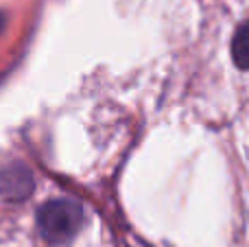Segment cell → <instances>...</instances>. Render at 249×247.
I'll return each mask as SVG.
<instances>
[{"instance_id":"cell-3","label":"cell","mask_w":249,"mask_h":247,"mask_svg":"<svg viewBox=\"0 0 249 247\" xmlns=\"http://www.w3.org/2000/svg\"><path fill=\"white\" fill-rule=\"evenodd\" d=\"M232 59L241 70H249V20L236 29L232 39Z\"/></svg>"},{"instance_id":"cell-2","label":"cell","mask_w":249,"mask_h":247,"mask_svg":"<svg viewBox=\"0 0 249 247\" xmlns=\"http://www.w3.org/2000/svg\"><path fill=\"white\" fill-rule=\"evenodd\" d=\"M0 182H2V193L11 199H20L31 191V175L22 166H11L9 171H4L0 175Z\"/></svg>"},{"instance_id":"cell-4","label":"cell","mask_w":249,"mask_h":247,"mask_svg":"<svg viewBox=\"0 0 249 247\" xmlns=\"http://www.w3.org/2000/svg\"><path fill=\"white\" fill-rule=\"evenodd\" d=\"M2 26H4V16L0 13V31H2Z\"/></svg>"},{"instance_id":"cell-1","label":"cell","mask_w":249,"mask_h":247,"mask_svg":"<svg viewBox=\"0 0 249 247\" xmlns=\"http://www.w3.org/2000/svg\"><path fill=\"white\" fill-rule=\"evenodd\" d=\"M83 210L70 199H53L37 210V228L42 236L53 245L70 241L79 232Z\"/></svg>"}]
</instances>
